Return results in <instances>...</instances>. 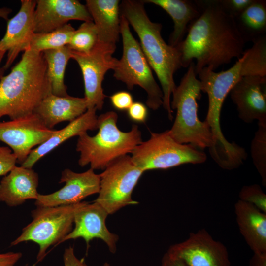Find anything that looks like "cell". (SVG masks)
I'll return each instance as SVG.
<instances>
[{
    "mask_svg": "<svg viewBox=\"0 0 266 266\" xmlns=\"http://www.w3.org/2000/svg\"><path fill=\"white\" fill-rule=\"evenodd\" d=\"M195 1L200 14L190 25L186 38L177 46L181 67H188L195 60L197 75L205 67L215 71L233 59H239L246 42L234 18L219 0Z\"/></svg>",
    "mask_w": 266,
    "mask_h": 266,
    "instance_id": "6da1fadb",
    "label": "cell"
},
{
    "mask_svg": "<svg viewBox=\"0 0 266 266\" xmlns=\"http://www.w3.org/2000/svg\"><path fill=\"white\" fill-rule=\"evenodd\" d=\"M120 11L139 37L142 50L160 83L163 106L171 121L173 110L170 107V98L177 86L174 75L181 67L179 48L165 41L161 35L162 24L150 19L143 0H123Z\"/></svg>",
    "mask_w": 266,
    "mask_h": 266,
    "instance_id": "7a4b0ae2",
    "label": "cell"
},
{
    "mask_svg": "<svg viewBox=\"0 0 266 266\" xmlns=\"http://www.w3.org/2000/svg\"><path fill=\"white\" fill-rule=\"evenodd\" d=\"M50 93L43 53L25 51L10 72L0 80V119L7 116L13 120L33 113Z\"/></svg>",
    "mask_w": 266,
    "mask_h": 266,
    "instance_id": "3957f363",
    "label": "cell"
},
{
    "mask_svg": "<svg viewBox=\"0 0 266 266\" xmlns=\"http://www.w3.org/2000/svg\"><path fill=\"white\" fill-rule=\"evenodd\" d=\"M241 56L230 68L216 72L207 67L197 75L201 83V91L207 95L208 107L205 121L213 135V145L209 154L222 168L233 170L239 167L247 158L245 149L235 142H229L223 134L220 116L223 103L228 94L241 77Z\"/></svg>",
    "mask_w": 266,
    "mask_h": 266,
    "instance_id": "277c9868",
    "label": "cell"
},
{
    "mask_svg": "<svg viewBox=\"0 0 266 266\" xmlns=\"http://www.w3.org/2000/svg\"><path fill=\"white\" fill-rule=\"evenodd\" d=\"M118 115L114 111L98 117L99 131L95 136L87 132L78 135L76 150L80 153L78 164L88 165L94 170H104L115 159L127 155L142 142L141 133L137 125L129 132H123L117 126Z\"/></svg>",
    "mask_w": 266,
    "mask_h": 266,
    "instance_id": "5b68a950",
    "label": "cell"
},
{
    "mask_svg": "<svg viewBox=\"0 0 266 266\" xmlns=\"http://www.w3.org/2000/svg\"><path fill=\"white\" fill-rule=\"evenodd\" d=\"M172 93L170 107L176 110L173 124L168 130L170 135L180 144H190L198 149L210 148L213 135L207 122L198 115L197 100L201 97V86L197 78L195 63L192 62Z\"/></svg>",
    "mask_w": 266,
    "mask_h": 266,
    "instance_id": "8992f818",
    "label": "cell"
},
{
    "mask_svg": "<svg viewBox=\"0 0 266 266\" xmlns=\"http://www.w3.org/2000/svg\"><path fill=\"white\" fill-rule=\"evenodd\" d=\"M120 34L123 42V54L113 69L115 79L124 83L129 90L138 85L147 93L146 104L151 109L157 110L163 105V94L156 82L151 68L139 43L133 35L129 23L120 16Z\"/></svg>",
    "mask_w": 266,
    "mask_h": 266,
    "instance_id": "52a82bcc",
    "label": "cell"
},
{
    "mask_svg": "<svg viewBox=\"0 0 266 266\" xmlns=\"http://www.w3.org/2000/svg\"><path fill=\"white\" fill-rule=\"evenodd\" d=\"M131 153L133 162L144 172L166 169L186 164H200L207 160L203 151L190 144L176 142L168 130L151 133L150 138L142 141Z\"/></svg>",
    "mask_w": 266,
    "mask_h": 266,
    "instance_id": "ba28073f",
    "label": "cell"
},
{
    "mask_svg": "<svg viewBox=\"0 0 266 266\" xmlns=\"http://www.w3.org/2000/svg\"><path fill=\"white\" fill-rule=\"evenodd\" d=\"M82 202L68 205L37 206L32 212L31 222L24 228L11 245L34 242L39 247L37 260L41 261L49 247L60 244L72 231L75 211Z\"/></svg>",
    "mask_w": 266,
    "mask_h": 266,
    "instance_id": "9c48e42d",
    "label": "cell"
},
{
    "mask_svg": "<svg viewBox=\"0 0 266 266\" xmlns=\"http://www.w3.org/2000/svg\"><path fill=\"white\" fill-rule=\"evenodd\" d=\"M144 171L126 155L110 163L100 174L98 196L94 200L109 214L138 203L132 198L133 190Z\"/></svg>",
    "mask_w": 266,
    "mask_h": 266,
    "instance_id": "30bf717a",
    "label": "cell"
},
{
    "mask_svg": "<svg viewBox=\"0 0 266 266\" xmlns=\"http://www.w3.org/2000/svg\"><path fill=\"white\" fill-rule=\"evenodd\" d=\"M116 48L98 41L89 53L71 52V58L78 63L82 73L87 110L102 109L106 97L102 82L106 73L113 70L117 63L118 59L113 57Z\"/></svg>",
    "mask_w": 266,
    "mask_h": 266,
    "instance_id": "8fae6325",
    "label": "cell"
},
{
    "mask_svg": "<svg viewBox=\"0 0 266 266\" xmlns=\"http://www.w3.org/2000/svg\"><path fill=\"white\" fill-rule=\"evenodd\" d=\"M56 130L47 128L35 113L0 122V141L6 144L22 165L33 148L48 140Z\"/></svg>",
    "mask_w": 266,
    "mask_h": 266,
    "instance_id": "7c38bea8",
    "label": "cell"
},
{
    "mask_svg": "<svg viewBox=\"0 0 266 266\" xmlns=\"http://www.w3.org/2000/svg\"><path fill=\"white\" fill-rule=\"evenodd\" d=\"M169 254L188 266H230L226 246L215 240L204 229L191 233L185 240L171 245Z\"/></svg>",
    "mask_w": 266,
    "mask_h": 266,
    "instance_id": "4fadbf2b",
    "label": "cell"
},
{
    "mask_svg": "<svg viewBox=\"0 0 266 266\" xmlns=\"http://www.w3.org/2000/svg\"><path fill=\"white\" fill-rule=\"evenodd\" d=\"M59 183L65 185L59 190L46 195L38 194L35 200L36 206H57L72 205L93 194L99 193L100 176L90 168L77 173L66 168L61 173Z\"/></svg>",
    "mask_w": 266,
    "mask_h": 266,
    "instance_id": "5bb4252c",
    "label": "cell"
},
{
    "mask_svg": "<svg viewBox=\"0 0 266 266\" xmlns=\"http://www.w3.org/2000/svg\"><path fill=\"white\" fill-rule=\"evenodd\" d=\"M108 215L106 210L97 202L89 203L83 201L74 214V229L61 243L82 238L88 245L93 239L99 238L104 242L111 253H115L119 237L110 232L106 226V220Z\"/></svg>",
    "mask_w": 266,
    "mask_h": 266,
    "instance_id": "9a60e30c",
    "label": "cell"
},
{
    "mask_svg": "<svg viewBox=\"0 0 266 266\" xmlns=\"http://www.w3.org/2000/svg\"><path fill=\"white\" fill-rule=\"evenodd\" d=\"M230 94L242 121L266 124V76L241 77Z\"/></svg>",
    "mask_w": 266,
    "mask_h": 266,
    "instance_id": "2e32d148",
    "label": "cell"
},
{
    "mask_svg": "<svg viewBox=\"0 0 266 266\" xmlns=\"http://www.w3.org/2000/svg\"><path fill=\"white\" fill-rule=\"evenodd\" d=\"M36 0H22L19 11L7 20V29L0 40V50L7 52L3 67L7 69L22 51L29 49L34 33V14Z\"/></svg>",
    "mask_w": 266,
    "mask_h": 266,
    "instance_id": "e0dca14e",
    "label": "cell"
},
{
    "mask_svg": "<svg viewBox=\"0 0 266 266\" xmlns=\"http://www.w3.org/2000/svg\"><path fill=\"white\" fill-rule=\"evenodd\" d=\"M72 20L93 21L86 6L78 0H36L34 14L35 33L51 32Z\"/></svg>",
    "mask_w": 266,
    "mask_h": 266,
    "instance_id": "ac0fdd59",
    "label": "cell"
},
{
    "mask_svg": "<svg viewBox=\"0 0 266 266\" xmlns=\"http://www.w3.org/2000/svg\"><path fill=\"white\" fill-rule=\"evenodd\" d=\"M38 185V176L34 170L15 166L0 182V201L16 206L27 200H36Z\"/></svg>",
    "mask_w": 266,
    "mask_h": 266,
    "instance_id": "d6986e66",
    "label": "cell"
},
{
    "mask_svg": "<svg viewBox=\"0 0 266 266\" xmlns=\"http://www.w3.org/2000/svg\"><path fill=\"white\" fill-rule=\"evenodd\" d=\"M87 110L86 99L67 95L61 97L49 93L46 96L34 113L44 125L50 129L58 123L71 122Z\"/></svg>",
    "mask_w": 266,
    "mask_h": 266,
    "instance_id": "ffe728a7",
    "label": "cell"
},
{
    "mask_svg": "<svg viewBox=\"0 0 266 266\" xmlns=\"http://www.w3.org/2000/svg\"><path fill=\"white\" fill-rule=\"evenodd\" d=\"M234 212L240 233L253 253H266V213L240 200Z\"/></svg>",
    "mask_w": 266,
    "mask_h": 266,
    "instance_id": "44dd1931",
    "label": "cell"
},
{
    "mask_svg": "<svg viewBox=\"0 0 266 266\" xmlns=\"http://www.w3.org/2000/svg\"><path fill=\"white\" fill-rule=\"evenodd\" d=\"M96 111V109H88L64 128L56 130L48 140L32 150L21 166L32 168L41 158L65 141L89 130L97 129L98 116Z\"/></svg>",
    "mask_w": 266,
    "mask_h": 266,
    "instance_id": "7402d4cb",
    "label": "cell"
},
{
    "mask_svg": "<svg viewBox=\"0 0 266 266\" xmlns=\"http://www.w3.org/2000/svg\"><path fill=\"white\" fill-rule=\"evenodd\" d=\"M119 3L118 0H86L97 29L98 41L116 46L120 34Z\"/></svg>",
    "mask_w": 266,
    "mask_h": 266,
    "instance_id": "603a6c76",
    "label": "cell"
},
{
    "mask_svg": "<svg viewBox=\"0 0 266 266\" xmlns=\"http://www.w3.org/2000/svg\"><path fill=\"white\" fill-rule=\"evenodd\" d=\"M144 3L157 5L166 11L174 23L173 30L169 38L168 44L176 47L184 40L190 25L200 14L195 0H146Z\"/></svg>",
    "mask_w": 266,
    "mask_h": 266,
    "instance_id": "cb8c5ba5",
    "label": "cell"
},
{
    "mask_svg": "<svg viewBox=\"0 0 266 266\" xmlns=\"http://www.w3.org/2000/svg\"><path fill=\"white\" fill-rule=\"evenodd\" d=\"M234 19L245 42H253L266 35V1L254 0L246 10Z\"/></svg>",
    "mask_w": 266,
    "mask_h": 266,
    "instance_id": "d4e9b609",
    "label": "cell"
},
{
    "mask_svg": "<svg viewBox=\"0 0 266 266\" xmlns=\"http://www.w3.org/2000/svg\"><path fill=\"white\" fill-rule=\"evenodd\" d=\"M71 52L67 45L43 52L47 65V75L52 94L58 96L68 95L64 83L66 66L71 58Z\"/></svg>",
    "mask_w": 266,
    "mask_h": 266,
    "instance_id": "484cf974",
    "label": "cell"
},
{
    "mask_svg": "<svg viewBox=\"0 0 266 266\" xmlns=\"http://www.w3.org/2000/svg\"><path fill=\"white\" fill-rule=\"evenodd\" d=\"M252 42V46L242 55L240 76H266V35Z\"/></svg>",
    "mask_w": 266,
    "mask_h": 266,
    "instance_id": "4316f807",
    "label": "cell"
},
{
    "mask_svg": "<svg viewBox=\"0 0 266 266\" xmlns=\"http://www.w3.org/2000/svg\"><path fill=\"white\" fill-rule=\"evenodd\" d=\"M75 30L70 24L67 23L48 33H34L29 49L38 52H43L67 45Z\"/></svg>",
    "mask_w": 266,
    "mask_h": 266,
    "instance_id": "83f0119b",
    "label": "cell"
},
{
    "mask_svg": "<svg viewBox=\"0 0 266 266\" xmlns=\"http://www.w3.org/2000/svg\"><path fill=\"white\" fill-rule=\"evenodd\" d=\"M258 128L251 143V155L262 185L266 187V124L258 123Z\"/></svg>",
    "mask_w": 266,
    "mask_h": 266,
    "instance_id": "f1b7e54d",
    "label": "cell"
},
{
    "mask_svg": "<svg viewBox=\"0 0 266 266\" xmlns=\"http://www.w3.org/2000/svg\"><path fill=\"white\" fill-rule=\"evenodd\" d=\"M98 41V33L93 21L84 22L75 30L71 40L67 45L72 51L89 53Z\"/></svg>",
    "mask_w": 266,
    "mask_h": 266,
    "instance_id": "f546056e",
    "label": "cell"
},
{
    "mask_svg": "<svg viewBox=\"0 0 266 266\" xmlns=\"http://www.w3.org/2000/svg\"><path fill=\"white\" fill-rule=\"evenodd\" d=\"M239 197L240 200L255 206L266 213V195L258 184L243 186L239 192Z\"/></svg>",
    "mask_w": 266,
    "mask_h": 266,
    "instance_id": "4dcf8cb0",
    "label": "cell"
},
{
    "mask_svg": "<svg viewBox=\"0 0 266 266\" xmlns=\"http://www.w3.org/2000/svg\"><path fill=\"white\" fill-rule=\"evenodd\" d=\"M17 158L9 147L0 146V176L6 175L15 166Z\"/></svg>",
    "mask_w": 266,
    "mask_h": 266,
    "instance_id": "1f68e13d",
    "label": "cell"
},
{
    "mask_svg": "<svg viewBox=\"0 0 266 266\" xmlns=\"http://www.w3.org/2000/svg\"><path fill=\"white\" fill-rule=\"evenodd\" d=\"M254 0H219L224 9L234 18L246 10Z\"/></svg>",
    "mask_w": 266,
    "mask_h": 266,
    "instance_id": "d6a6232c",
    "label": "cell"
},
{
    "mask_svg": "<svg viewBox=\"0 0 266 266\" xmlns=\"http://www.w3.org/2000/svg\"><path fill=\"white\" fill-rule=\"evenodd\" d=\"M113 107L119 110H128L133 102L131 94L127 91L117 92L110 96Z\"/></svg>",
    "mask_w": 266,
    "mask_h": 266,
    "instance_id": "836d02e7",
    "label": "cell"
},
{
    "mask_svg": "<svg viewBox=\"0 0 266 266\" xmlns=\"http://www.w3.org/2000/svg\"><path fill=\"white\" fill-rule=\"evenodd\" d=\"M129 118L136 122H144L147 117L148 110L146 106L140 102H133L127 110Z\"/></svg>",
    "mask_w": 266,
    "mask_h": 266,
    "instance_id": "e575fe53",
    "label": "cell"
},
{
    "mask_svg": "<svg viewBox=\"0 0 266 266\" xmlns=\"http://www.w3.org/2000/svg\"><path fill=\"white\" fill-rule=\"evenodd\" d=\"M63 261L64 266H88L83 260L76 257L74 248L71 246L65 249Z\"/></svg>",
    "mask_w": 266,
    "mask_h": 266,
    "instance_id": "d590c367",
    "label": "cell"
},
{
    "mask_svg": "<svg viewBox=\"0 0 266 266\" xmlns=\"http://www.w3.org/2000/svg\"><path fill=\"white\" fill-rule=\"evenodd\" d=\"M20 252H9L0 254V266H14L22 257Z\"/></svg>",
    "mask_w": 266,
    "mask_h": 266,
    "instance_id": "8d00e7d4",
    "label": "cell"
},
{
    "mask_svg": "<svg viewBox=\"0 0 266 266\" xmlns=\"http://www.w3.org/2000/svg\"><path fill=\"white\" fill-rule=\"evenodd\" d=\"M161 266H188L181 259L166 252L163 256Z\"/></svg>",
    "mask_w": 266,
    "mask_h": 266,
    "instance_id": "74e56055",
    "label": "cell"
},
{
    "mask_svg": "<svg viewBox=\"0 0 266 266\" xmlns=\"http://www.w3.org/2000/svg\"><path fill=\"white\" fill-rule=\"evenodd\" d=\"M249 266H266V253H254L250 260Z\"/></svg>",
    "mask_w": 266,
    "mask_h": 266,
    "instance_id": "f35d334b",
    "label": "cell"
},
{
    "mask_svg": "<svg viewBox=\"0 0 266 266\" xmlns=\"http://www.w3.org/2000/svg\"><path fill=\"white\" fill-rule=\"evenodd\" d=\"M12 9L7 7L0 8V18L8 20V16L11 13Z\"/></svg>",
    "mask_w": 266,
    "mask_h": 266,
    "instance_id": "ab89813d",
    "label": "cell"
},
{
    "mask_svg": "<svg viewBox=\"0 0 266 266\" xmlns=\"http://www.w3.org/2000/svg\"><path fill=\"white\" fill-rule=\"evenodd\" d=\"M5 53L6 52L4 51L0 50V80L3 76V74L5 71L4 68L1 66V62Z\"/></svg>",
    "mask_w": 266,
    "mask_h": 266,
    "instance_id": "60d3db41",
    "label": "cell"
},
{
    "mask_svg": "<svg viewBox=\"0 0 266 266\" xmlns=\"http://www.w3.org/2000/svg\"><path fill=\"white\" fill-rule=\"evenodd\" d=\"M103 266H110V265L109 263L105 262L103 264Z\"/></svg>",
    "mask_w": 266,
    "mask_h": 266,
    "instance_id": "b9f144b4",
    "label": "cell"
},
{
    "mask_svg": "<svg viewBox=\"0 0 266 266\" xmlns=\"http://www.w3.org/2000/svg\"></svg>",
    "mask_w": 266,
    "mask_h": 266,
    "instance_id": "7bdbcfd3",
    "label": "cell"
}]
</instances>
